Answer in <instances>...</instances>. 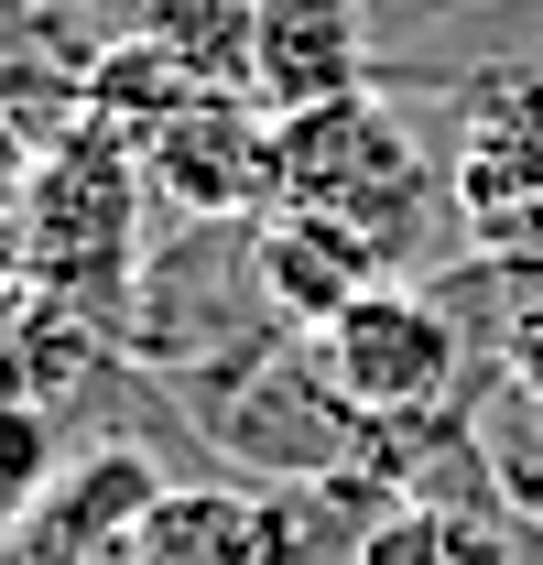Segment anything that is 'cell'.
Returning a JSON list of instances; mask_svg holds the SVG:
<instances>
[{"label":"cell","instance_id":"obj_1","mask_svg":"<svg viewBox=\"0 0 543 565\" xmlns=\"http://www.w3.org/2000/svg\"><path fill=\"white\" fill-rule=\"evenodd\" d=\"M152 185H141V141L98 109H66L55 131L33 141V174H22V207H11V262L33 294L76 305L109 349L131 327V294H141V262H152Z\"/></svg>","mask_w":543,"mask_h":565},{"label":"cell","instance_id":"obj_2","mask_svg":"<svg viewBox=\"0 0 543 565\" xmlns=\"http://www.w3.org/2000/svg\"><path fill=\"white\" fill-rule=\"evenodd\" d=\"M272 163H283V207L348 217L392 273H435V262L468 250L457 196H446V152L413 131V109L392 87H359V98L272 120Z\"/></svg>","mask_w":543,"mask_h":565},{"label":"cell","instance_id":"obj_3","mask_svg":"<svg viewBox=\"0 0 543 565\" xmlns=\"http://www.w3.org/2000/svg\"><path fill=\"white\" fill-rule=\"evenodd\" d=\"M163 392L206 435V479H239V490H316V479H348L370 457V424L338 403L316 338H294V327H262Z\"/></svg>","mask_w":543,"mask_h":565},{"label":"cell","instance_id":"obj_4","mask_svg":"<svg viewBox=\"0 0 543 565\" xmlns=\"http://www.w3.org/2000/svg\"><path fill=\"white\" fill-rule=\"evenodd\" d=\"M316 359H327L338 403L370 424V435L424 424V414H457V403L478 392V370H489V349L468 338V316H457V305H446L424 273L370 282L338 327L316 338Z\"/></svg>","mask_w":543,"mask_h":565},{"label":"cell","instance_id":"obj_5","mask_svg":"<svg viewBox=\"0 0 543 565\" xmlns=\"http://www.w3.org/2000/svg\"><path fill=\"white\" fill-rule=\"evenodd\" d=\"M283 327L262 305V273H251V228H206V217H163L152 228V262H141L131 327H120V359L152 370V381H185L206 359H228L239 338Z\"/></svg>","mask_w":543,"mask_h":565},{"label":"cell","instance_id":"obj_6","mask_svg":"<svg viewBox=\"0 0 543 565\" xmlns=\"http://www.w3.org/2000/svg\"><path fill=\"white\" fill-rule=\"evenodd\" d=\"M141 185L163 217H206V228H251L283 207V163H272V109L251 87H206L174 120L141 131Z\"/></svg>","mask_w":543,"mask_h":565},{"label":"cell","instance_id":"obj_7","mask_svg":"<svg viewBox=\"0 0 543 565\" xmlns=\"http://www.w3.org/2000/svg\"><path fill=\"white\" fill-rule=\"evenodd\" d=\"M163 500V468L131 435H87L44 490L0 522V565H131L141 511Z\"/></svg>","mask_w":543,"mask_h":565},{"label":"cell","instance_id":"obj_8","mask_svg":"<svg viewBox=\"0 0 543 565\" xmlns=\"http://www.w3.org/2000/svg\"><path fill=\"white\" fill-rule=\"evenodd\" d=\"M239 87L262 98L272 120L381 87L370 11H359V0H262V11H251V66H239Z\"/></svg>","mask_w":543,"mask_h":565},{"label":"cell","instance_id":"obj_9","mask_svg":"<svg viewBox=\"0 0 543 565\" xmlns=\"http://www.w3.org/2000/svg\"><path fill=\"white\" fill-rule=\"evenodd\" d=\"M251 273H262V305L294 327V338H327L370 282H392V262H381L348 217L272 207V217H251Z\"/></svg>","mask_w":543,"mask_h":565},{"label":"cell","instance_id":"obj_10","mask_svg":"<svg viewBox=\"0 0 543 565\" xmlns=\"http://www.w3.org/2000/svg\"><path fill=\"white\" fill-rule=\"evenodd\" d=\"M109 381H120V349L76 305L0 273V414H66V403L109 392Z\"/></svg>","mask_w":543,"mask_h":565},{"label":"cell","instance_id":"obj_11","mask_svg":"<svg viewBox=\"0 0 543 565\" xmlns=\"http://www.w3.org/2000/svg\"><path fill=\"white\" fill-rule=\"evenodd\" d=\"M131 565H272V490L239 479H163L141 511Z\"/></svg>","mask_w":543,"mask_h":565},{"label":"cell","instance_id":"obj_12","mask_svg":"<svg viewBox=\"0 0 543 565\" xmlns=\"http://www.w3.org/2000/svg\"><path fill=\"white\" fill-rule=\"evenodd\" d=\"M359 565H533V533L500 500H381Z\"/></svg>","mask_w":543,"mask_h":565},{"label":"cell","instance_id":"obj_13","mask_svg":"<svg viewBox=\"0 0 543 565\" xmlns=\"http://www.w3.org/2000/svg\"><path fill=\"white\" fill-rule=\"evenodd\" d=\"M185 98H206V76L185 55H163L152 33H120V44H98L87 76H76V109H98V120H120V131H152V120H174Z\"/></svg>","mask_w":543,"mask_h":565},{"label":"cell","instance_id":"obj_14","mask_svg":"<svg viewBox=\"0 0 543 565\" xmlns=\"http://www.w3.org/2000/svg\"><path fill=\"white\" fill-rule=\"evenodd\" d=\"M468 424H478V457H489L500 511H511L522 533H543V403H533V392H511L500 370H478Z\"/></svg>","mask_w":543,"mask_h":565},{"label":"cell","instance_id":"obj_15","mask_svg":"<svg viewBox=\"0 0 543 565\" xmlns=\"http://www.w3.org/2000/svg\"><path fill=\"white\" fill-rule=\"evenodd\" d=\"M251 11H262V0H152L141 33H152L163 55H185L206 87H239V66H251Z\"/></svg>","mask_w":543,"mask_h":565},{"label":"cell","instance_id":"obj_16","mask_svg":"<svg viewBox=\"0 0 543 565\" xmlns=\"http://www.w3.org/2000/svg\"><path fill=\"white\" fill-rule=\"evenodd\" d=\"M141 11H152V0H44L33 22H44V33L66 44L76 66H87L98 44H120V33H141Z\"/></svg>","mask_w":543,"mask_h":565},{"label":"cell","instance_id":"obj_17","mask_svg":"<svg viewBox=\"0 0 543 565\" xmlns=\"http://www.w3.org/2000/svg\"><path fill=\"white\" fill-rule=\"evenodd\" d=\"M489 370H500L511 392H533V403H543V294H533V305H511V327H500Z\"/></svg>","mask_w":543,"mask_h":565},{"label":"cell","instance_id":"obj_18","mask_svg":"<svg viewBox=\"0 0 543 565\" xmlns=\"http://www.w3.org/2000/svg\"><path fill=\"white\" fill-rule=\"evenodd\" d=\"M33 11H44V0H0V44H11V33H33Z\"/></svg>","mask_w":543,"mask_h":565}]
</instances>
